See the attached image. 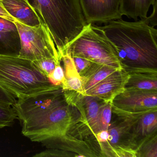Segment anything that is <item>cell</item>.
<instances>
[{"instance_id": "obj_1", "label": "cell", "mask_w": 157, "mask_h": 157, "mask_svg": "<svg viewBox=\"0 0 157 157\" xmlns=\"http://www.w3.org/2000/svg\"><path fill=\"white\" fill-rule=\"evenodd\" d=\"M22 124V133L34 142L66 135L72 117L62 88L24 99L12 105Z\"/></svg>"}, {"instance_id": "obj_2", "label": "cell", "mask_w": 157, "mask_h": 157, "mask_svg": "<svg viewBox=\"0 0 157 157\" xmlns=\"http://www.w3.org/2000/svg\"><path fill=\"white\" fill-rule=\"evenodd\" d=\"M94 25L112 45L123 69H157V30L144 19Z\"/></svg>"}, {"instance_id": "obj_3", "label": "cell", "mask_w": 157, "mask_h": 157, "mask_svg": "<svg viewBox=\"0 0 157 157\" xmlns=\"http://www.w3.org/2000/svg\"><path fill=\"white\" fill-rule=\"evenodd\" d=\"M50 33L59 55L87 24L79 0H28Z\"/></svg>"}, {"instance_id": "obj_4", "label": "cell", "mask_w": 157, "mask_h": 157, "mask_svg": "<svg viewBox=\"0 0 157 157\" xmlns=\"http://www.w3.org/2000/svg\"><path fill=\"white\" fill-rule=\"evenodd\" d=\"M0 85L17 99H24L62 88L55 85L33 61L0 55Z\"/></svg>"}, {"instance_id": "obj_5", "label": "cell", "mask_w": 157, "mask_h": 157, "mask_svg": "<svg viewBox=\"0 0 157 157\" xmlns=\"http://www.w3.org/2000/svg\"><path fill=\"white\" fill-rule=\"evenodd\" d=\"M64 53H68L71 56L84 58L99 65L123 69L110 42L92 24L85 25L61 56Z\"/></svg>"}, {"instance_id": "obj_6", "label": "cell", "mask_w": 157, "mask_h": 157, "mask_svg": "<svg viewBox=\"0 0 157 157\" xmlns=\"http://www.w3.org/2000/svg\"><path fill=\"white\" fill-rule=\"evenodd\" d=\"M21 42L18 57L31 61L54 58L61 61L54 40L44 24L32 27L14 21Z\"/></svg>"}, {"instance_id": "obj_7", "label": "cell", "mask_w": 157, "mask_h": 157, "mask_svg": "<svg viewBox=\"0 0 157 157\" xmlns=\"http://www.w3.org/2000/svg\"><path fill=\"white\" fill-rule=\"evenodd\" d=\"M112 105L128 113L157 111V91L124 89L114 98Z\"/></svg>"}, {"instance_id": "obj_8", "label": "cell", "mask_w": 157, "mask_h": 157, "mask_svg": "<svg viewBox=\"0 0 157 157\" xmlns=\"http://www.w3.org/2000/svg\"><path fill=\"white\" fill-rule=\"evenodd\" d=\"M112 111L120 119H124L129 123L131 132L138 144V149L146 140L150 138L154 133H156L157 111L128 113L112 106Z\"/></svg>"}, {"instance_id": "obj_9", "label": "cell", "mask_w": 157, "mask_h": 157, "mask_svg": "<svg viewBox=\"0 0 157 157\" xmlns=\"http://www.w3.org/2000/svg\"><path fill=\"white\" fill-rule=\"evenodd\" d=\"M79 2L87 24L107 23L122 19L120 0H79Z\"/></svg>"}, {"instance_id": "obj_10", "label": "cell", "mask_w": 157, "mask_h": 157, "mask_svg": "<svg viewBox=\"0 0 157 157\" xmlns=\"http://www.w3.org/2000/svg\"><path fill=\"white\" fill-rule=\"evenodd\" d=\"M129 78V74L124 69L117 71L98 82L85 94L105 102L112 103L114 98L124 90Z\"/></svg>"}, {"instance_id": "obj_11", "label": "cell", "mask_w": 157, "mask_h": 157, "mask_svg": "<svg viewBox=\"0 0 157 157\" xmlns=\"http://www.w3.org/2000/svg\"><path fill=\"white\" fill-rule=\"evenodd\" d=\"M2 4L13 18L23 24L35 27L44 24L28 0H2Z\"/></svg>"}, {"instance_id": "obj_12", "label": "cell", "mask_w": 157, "mask_h": 157, "mask_svg": "<svg viewBox=\"0 0 157 157\" xmlns=\"http://www.w3.org/2000/svg\"><path fill=\"white\" fill-rule=\"evenodd\" d=\"M119 123L110 124L108 128L109 139L102 144L109 147L135 150L137 151L138 144L131 130L129 123L121 119Z\"/></svg>"}, {"instance_id": "obj_13", "label": "cell", "mask_w": 157, "mask_h": 157, "mask_svg": "<svg viewBox=\"0 0 157 157\" xmlns=\"http://www.w3.org/2000/svg\"><path fill=\"white\" fill-rule=\"evenodd\" d=\"M129 75L125 89L157 91V69H124Z\"/></svg>"}, {"instance_id": "obj_14", "label": "cell", "mask_w": 157, "mask_h": 157, "mask_svg": "<svg viewBox=\"0 0 157 157\" xmlns=\"http://www.w3.org/2000/svg\"><path fill=\"white\" fill-rule=\"evenodd\" d=\"M42 144L48 148H55L66 151L75 152L72 147L79 150L84 157L97 156L86 142L72 138L67 134L59 136L54 137L42 141Z\"/></svg>"}, {"instance_id": "obj_15", "label": "cell", "mask_w": 157, "mask_h": 157, "mask_svg": "<svg viewBox=\"0 0 157 157\" xmlns=\"http://www.w3.org/2000/svg\"><path fill=\"white\" fill-rule=\"evenodd\" d=\"M77 106L81 112L82 120L87 124L89 130L93 127L97 120L100 108L104 102L90 95H79Z\"/></svg>"}, {"instance_id": "obj_16", "label": "cell", "mask_w": 157, "mask_h": 157, "mask_svg": "<svg viewBox=\"0 0 157 157\" xmlns=\"http://www.w3.org/2000/svg\"><path fill=\"white\" fill-rule=\"evenodd\" d=\"M61 60L64 62L65 67V79L62 84L63 91H74L82 95H85L82 88L81 78L77 71L71 56L67 53H64Z\"/></svg>"}, {"instance_id": "obj_17", "label": "cell", "mask_w": 157, "mask_h": 157, "mask_svg": "<svg viewBox=\"0 0 157 157\" xmlns=\"http://www.w3.org/2000/svg\"><path fill=\"white\" fill-rule=\"evenodd\" d=\"M157 0H120L119 10L125 15L136 21L138 18L146 19L151 6Z\"/></svg>"}, {"instance_id": "obj_18", "label": "cell", "mask_w": 157, "mask_h": 157, "mask_svg": "<svg viewBox=\"0 0 157 157\" xmlns=\"http://www.w3.org/2000/svg\"><path fill=\"white\" fill-rule=\"evenodd\" d=\"M21 49V39L18 32H0V55L18 56Z\"/></svg>"}, {"instance_id": "obj_19", "label": "cell", "mask_w": 157, "mask_h": 157, "mask_svg": "<svg viewBox=\"0 0 157 157\" xmlns=\"http://www.w3.org/2000/svg\"><path fill=\"white\" fill-rule=\"evenodd\" d=\"M121 70L122 69H119L110 66L98 64L88 76L82 79L83 91L85 93L88 90L92 88L94 86L105 78L107 76L115 71Z\"/></svg>"}, {"instance_id": "obj_20", "label": "cell", "mask_w": 157, "mask_h": 157, "mask_svg": "<svg viewBox=\"0 0 157 157\" xmlns=\"http://www.w3.org/2000/svg\"><path fill=\"white\" fill-rule=\"evenodd\" d=\"M112 103L104 102L100 108L95 125L90 131L95 134L102 130H108L112 114Z\"/></svg>"}, {"instance_id": "obj_21", "label": "cell", "mask_w": 157, "mask_h": 157, "mask_svg": "<svg viewBox=\"0 0 157 157\" xmlns=\"http://www.w3.org/2000/svg\"><path fill=\"white\" fill-rule=\"evenodd\" d=\"M77 71L81 79L89 75L98 64L94 63L87 59L78 56H71Z\"/></svg>"}, {"instance_id": "obj_22", "label": "cell", "mask_w": 157, "mask_h": 157, "mask_svg": "<svg viewBox=\"0 0 157 157\" xmlns=\"http://www.w3.org/2000/svg\"><path fill=\"white\" fill-rule=\"evenodd\" d=\"M17 115L12 105L0 103V129L11 126Z\"/></svg>"}, {"instance_id": "obj_23", "label": "cell", "mask_w": 157, "mask_h": 157, "mask_svg": "<svg viewBox=\"0 0 157 157\" xmlns=\"http://www.w3.org/2000/svg\"><path fill=\"white\" fill-rule=\"evenodd\" d=\"M147 140L140 147L137 153L140 151V157H157V136Z\"/></svg>"}, {"instance_id": "obj_24", "label": "cell", "mask_w": 157, "mask_h": 157, "mask_svg": "<svg viewBox=\"0 0 157 157\" xmlns=\"http://www.w3.org/2000/svg\"><path fill=\"white\" fill-rule=\"evenodd\" d=\"M33 62L41 72L48 78V76L55 69L56 65L60 63L61 61H58L54 58H47L35 60Z\"/></svg>"}, {"instance_id": "obj_25", "label": "cell", "mask_w": 157, "mask_h": 157, "mask_svg": "<svg viewBox=\"0 0 157 157\" xmlns=\"http://www.w3.org/2000/svg\"><path fill=\"white\" fill-rule=\"evenodd\" d=\"M50 81L55 85H62L65 79V72L63 68L59 63L56 66L53 72L48 76Z\"/></svg>"}, {"instance_id": "obj_26", "label": "cell", "mask_w": 157, "mask_h": 157, "mask_svg": "<svg viewBox=\"0 0 157 157\" xmlns=\"http://www.w3.org/2000/svg\"><path fill=\"white\" fill-rule=\"evenodd\" d=\"M68 152L62 150L55 148H48L34 155V157H70L71 155Z\"/></svg>"}, {"instance_id": "obj_27", "label": "cell", "mask_w": 157, "mask_h": 157, "mask_svg": "<svg viewBox=\"0 0 157 157\" xmlns=\"http://www.w3.org/2000/svg\"><path fill=\"white\" fill-rule=\"evenodd\" d=\"M16 97L0 85V103L13 105L16 101Z\"/></svg>"}, {"instance_id": "obj_28", "label": "cell", "mask_w": 157, "mask_h": 157, "mask_svg": "<svg viewBox=\"0 0 157 157\" xmlns=\"http://www.w3.org/2000/svg\"><path fill=\"white\" fill-rule=\"evenodd\" d=\"M153 10L150 16L145 19L151 27H154L157 25V1L152 5Z\"/></svg>"}, {"instance_id": "obj_29", "label": "cell", "mask_w": 157, "mask_h": 157, "mask_svg": "<svg viewBox=\"0 0 157 157\" xmlns=\"http://www.w3.org/2000/svg\"><path fill=\"white\" fill-rule=\"evenodd\" d=\"M94 135L99 143L106 142L109 139V135L108 130H102Z\"/></svg>"}, {"instance_id": "obj_30", "label": "cell", "mask_w": 157, "mask_h": 157, "mask_svg": "<svg viewBox=\"0 0 157 157\" xmlns=\"http://www.w3.org/2000/svg\"><path fill=\"white\" fill-rule=\"evenodd\" d=\"M0 17L14 22L16 20L13 18L4 9L2 4V0H0Z\"/></svg>"}]
</instances>
